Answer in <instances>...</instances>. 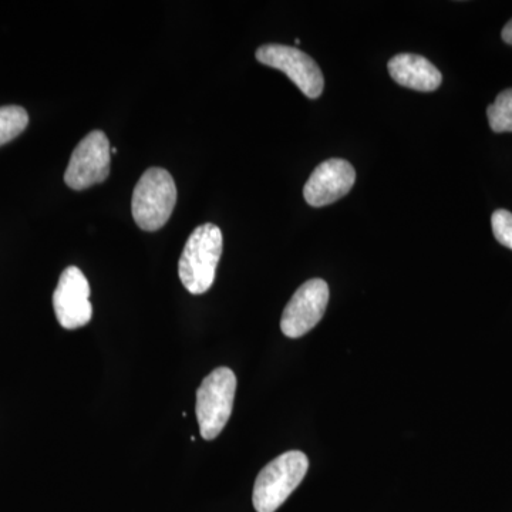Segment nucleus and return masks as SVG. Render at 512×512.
Returning a JSON list of instances; mask_svg holds the SVG:
<instances>
[{
	"label": "nucleus",
	"mask_w": 512,
	"mask_h": 512,
	"mask_svg": "<svg viewBox=\"0 0 512 512\" xmlns=\"http://www.w3.org/2000/svg\"><path fill=\"white\" fill-rule=\"evenodd\" d=\"M90 285L86 276L77 266H69L60 275L55 293L53 308L60 326L67 330L83 328L93 318L90 303Z\"/></svg>",
	"instance_id": "8"
},
{
	"label": "nucleus",
	"mask_w": 512,
	"mask_h": 512,
	"mask_svg": "<svg viewBox=\"0 0 512 512\" xmlns=\"http://www.w3.org/2000/svg\"><path fill=\"white\" fill-rule=\"evenodd\" d=\"M387 67L394 82L417 92H434L443 82L440 70L423 56L402 53L394 56Z\"/></svg>",
	"instance_id": "10"
},
{
	"label": "nucleus",
	"mask_w": 512,
	"mask_h": 512,
	"mask_svg": "<svg viewBox=\"0 0 512 512\" xmlns=\"http://www.w3.org/2000/svg\"><path fill=\"white\" fill-rule=\"evenodd\" d=\"M355 181L356 171L349 161L330 158L315 168L303 188V197L311 207H326L349 194Z\"/></svg>",
	"instance_id": "9"
},
{
	"label": "nucleus",
	"mask_w": 512,
	"mask_h": 512,
	"mask_svg": "<svg viewBox=\"0 0 512 512\" xmlns=\"http://www.w3.org/2000/svg\"><path fill=\"white\" fill-rule=\"evenodd\" d=\"M488 124L494 133H512V89L498 94L487 109Z\"/></svg>",
	"instance_id": "12"
},
{
	"label": "nucleus",
	"mask_w": 512,
	"mask_h": 512,
	"mask_svg": "<svg viewBox=\"0 0 512 512\" xmlns=\"http://www.w3.org/2000/svg\"><path fill=\"white\" fill-rule=\"evenodd\" d=\"M110 141L103 131H92L74 148L64 174V183L82 191L103 183L110 174Z\"/></svg>",
	"instance_id": "5"
},
{
	"label": "nucleus",
	"mask_w": 512,
	"mask_h": 512,
	"mask_svg": "<svg viewBox=\"0 0 512 512\" xmlns=\"http://www.w3.org/2000/svg\"><path fill=\"white\" fill-rule=\"evenodd\" d=\"M235 392L237 376L228 367H218L202 380L195 403L202 439H217L225 429L234 409Z\"/></svg>",
	"instance_id": "4"
},
{
	"label": "nucleus",
	"mask_w": 512,
	"mask_h": 512,
	"mask_svg": "<svg viewBox=\"0 0 512 512\" xmlns=\"http://www.w3.org/2000/svg\"><path fill=\"white\" fill-rule=\"evenodd\" d=\"M503 39L505 43L512 46V19L505 25L503 29Z\"/></svg>",
	"instance_id": "14"
},
{
	"label": "nucleus",
	"mask_w": 512,
	"mask_h": 512,
	"mask_svg": "<svg viewBox=\"0 0 512 512\" xmlns=\"http://www.w3.org/2000/svg\"><path fill=\"white\" fill-rule=\"evenodd\" d=\"M177 187L173 175L164 168H148L138 181L131 200L134 221L143 231L163 228L173 214Z\"/></svg>",
	"instance_id": "3"
},
{
	"label": "nucleus",
	"mask_w": 512,
	"mask_h": 512,
	"mask_svg": "<svg viewBox=\"0 0 512 512\" xmlns=\"http://www.w3.org/2000/svg\"><path fill=\"white\" fill-rule=\"evenodd\" d=\"M256 60L272 69L281 70L308 99L322 96L325 79L318 63L296 47L265 45L256 50Z\"/></svg>",
	"instance_id": "6"
},
{
	"label": "nucleus",
	"mask_w": 512,
	"mask_h": 512,
	"mask_svg": "<svg viewBox=\"0 0 512 512\" xmlns=\"http://www.w3.org/2000/svg\"><path fill=\"white\" fill-rule=\"evenodd\" d=\"M309 470L302 451H288L262 468L256 477L252 503L256 512H275L299 487Z\"/></svg>",
	"instance_id": "2"
},
{
	"label": "nucleus",
	"mask_w": 512,
	"mask_h": 512,
	"mask_svg": "<svg viewBox=\"0 0 512 512\" xmlns=\"http://www.w3.org/2000/svg\"><path fill=\"white\" fill-rule=\"evenodd\" d=\"M494 237L504 247L512 251V214L507 210H497L491 217Z\"/></svg>",
	"instance_id": "13"
},
{
	"label": "nucleus",
	"mask_w": 512,
	"mask_h": 512,
	"mask_svg": "<svg viewBox=\"0 0 512 512\" xmlns=\"http://www.w3.org/2000/svg\"><path fill=\"white\" fill-rule=\"evenodd\" d=\"M222 242L221 229L214 224L200 225L188 238L178 262V275L192 295H202L214 284Z\"/></svg>",
	"instance_id": "1"
},
{
	"label": "nucleus",
	"mask_w": 512,
	"mask_h": 512,
	"mask_svg": "<svg viewBox=\"0 0 512 512\" xmlns=\"http://www.w3.org/2000/svg\"><path fill=\"white\" fill-rule=\"evenodd\" d=\"M29 124L28 111L19 106L0 107V146L15 140Z\"/></svg>",
	"instance_id": "11"
},
{
	"label": "nucleus",
	"mask_w": 512,
	"mask_h": 512,
	"mask_svg": "<svg viewBox=\"0 0 512 512\" xmlns=\"http://www.w3.org/2000/svg\"><path fill=\"white\" fill-rule=\"evenodd\" d=\"M329 302V286L323 279L305 282L284 309L281 330L291 339L302 338L315 328L325 315Z\"/></svg>",
	"instance_id": "7"
}]
</instances>
